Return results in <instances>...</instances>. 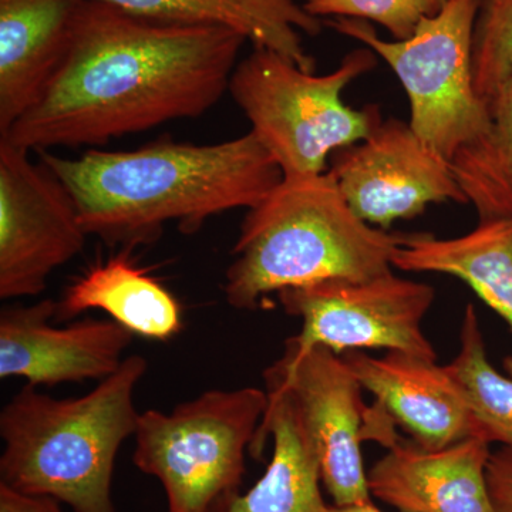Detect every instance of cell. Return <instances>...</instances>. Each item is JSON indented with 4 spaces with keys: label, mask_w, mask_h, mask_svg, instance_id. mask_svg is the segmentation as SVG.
Wrapping results in <instances>:
<instances>
[{
    "label": "cell",
    "mask_w": 512,
    "mask_h": 512,
    "mask_svg": "<svg viewBox=\"0 0 512 512\" xmlns=\"http://www.w3.org/2000/svg\"><path fill=\"white\" fill-rule=\"evenodd\" d=\"M245 42L234 30L157 22L89 0L45 93L0 138L40 153L197 119L228 92Z\"/></svg>",
    "instance_id": "obj_1"
},
{
    "label": "cell",
    "mask_w": 512,
    "mask_h": 512,
    "mask_svg": "<svg viewBox=\"0 0 512 512\" xmlns=\"http://www.w3.org/2000/svg\"><path fill=\"white\" fill-rule=\"evenodd\" d=\"M37 154L72 194L89 237L127 248L153 244L171 222L192 234L222 212L251 210L284 180L251 131L202 146L161 140L77 158Z\"/></svg>",
    "instance_id": "obj_2"
},
{
    "label": "cell",
    "mask_w": 512,
    "mask_h": 512,
    "mask_svg": "<svg viewBox=\"0 0 512 512\" xmlns=\"http://www.w3.org/2000/svg\"><path fill=\"white\" fill-rule=\"evenodd\" d=\"M148 362L127 356L92 392L56 399L26 384L0 412V483L73 512H116L111 494L121 446L137 431L134 394Z\"/></svg>",
    "instance_id": "obj_3"
},
{
    "label": "cell",
    "mask_w": 512,
    "mask_h": 512,
    "mask_svg": "<svg viewBox=\"0 0 512 512\" xmlns=\"http://www.w3.org/2000/svg\"><path fill=\"white\" fill-rule=\"evenodd\" d=\"M402 235L357 217L329 171L284 178L248 210L222 291L231 308L254 311L285 289L384 274Z\"/></svg>",
    "instance_id": "obj_4"
},
{
    "label": "cell",
    "mask_w": 512,
    "mask_h": 512,
    "mask_svg": "<svg viewBox=\"0 0 512 512\" xmlns=\"http://www.w3.org/2000/svg\"><path fill=\"white\" fill-rule=\"evenodd\" d=\"M376 66V53L363 46L348 53L338 69L318 76L254 46L235 67L228 92L284 178L309 177L326 173L329 157L363 140L383 119L376 104L356 110L342 97Z\"/></svg>",
    "instance_id": "obj_5"
},
{
    "label": "cell",
    "mask_w": 512,
    "mask_h": 512,
    "mask_svg": "<svg viewBox=\"0 0 512 512\" xmlns=\"http://www.w3.org/2000/svg\"><path fill=\"white\" fill-rule=\"evenodd\" d=\"M476 13L477 0H450L404 40L382 39L366 20H328L389 64L409 97L410 127L451 168L476 157L491 137L490 111L474 89Z\"/></svg>",
    "instance_id": "obj_6"
},
{
    "label": "cell",
    "mask_w": 512,
    "mask_h": 512,
    "mask_svg": "<svg viewBox=\"0 0 512 512\" xmlns=\"http://www.w3.org/2000/svg\"><path fill=\"white\" fill-rule=\"evenodd\" d=\"M268 409L256 387L208 390L173 412L140 414L134 466L163 485L168 512H221L238 495Z\"/></svg>",
    "instance_id": "obj_7"
},
{
    "label": "cell",
    "mask_w": 512,
    "mask_h": 512,
    "mask_svg": "<svg viewBox=\"0 0 512 512\" xmlns=\"http://www.w3.org/2000/svg\"><path fill=\"white\" fill-rule=\"evenodd\" d=\"M436 292L429 284L393 271L370 278H332L278 293L288 315L302 320L298 335L286 340L284 355L298 359L316 346L338 355L386 349L436 360L423 332Z\"/></svg>",
    "instance_id": "obj_8"
},
{
    "label": "cell",
    "mask_w": 512,
    "mask_h": 512,
    "mask_svg": "<svg viewBox=\"0 0 512 512\" xmlns=\"http://www.w3.org/2000/svg\"><path fill=\"white\" fill-rule=\"evenodd\" d=\"M0 138V298L37 296L83 251L87 234L63 181Z\"/></svg>",
    "instance_id": "obj_9"
},
{
    "label": "cell",
    "mask_w": 512,
    "mask_h": 512,
    "mask_svg": "<svg viewBox=\"0 0 512 512\" xmlns=\"http://www.w3.org/2000/svg\"><path fill=\"white\" fill-rule=\"evenodd\" d=\"M266 386L291 396L318 456L320 476L333 505L372 500L362 444L369 440L372 409L362 384L342 355L316 346L292 359L282 356L265 370Z\"/></svg>",
    "instance_id": "obj_10"
},
{
    "label": "cell",
    "mask_w": 512,
    "mask_h": 512,
    "mask_svg": "<svg viewBox=\"0 0 512 512\" xmlns=\"http://www.w3.org/2000/svg\"><path fill=\"white\" fill-rule=\"evenodd\" d=\"M329 173L357 217L377 228L419 217L427 205L468 204L450 164L403 120H380L363 140L340 148Z\"/></svg>",
    "instance_id": "obj_11"
},
{
    "label": "cell",
    "mask_w": 512,
    "mask_h": 512,
    "mask_svg": "<svg viewBox=\"0 0 512 512\" xmlns=\"http://www.w3.org/2000/svg\"><path fill=\"white\" fill-rule=\"evenodd\" d=\"M57 301L6 305L0 311V379L32 386L104 380L120 369L134 333L114 320H77L56 328Z\"/></svg>",
    "instance_id": "obj_12"
},
{
    "label": "cell",
    "mask_w": 512,
    "mask_h": 512,
    "mask_svg": "<svg viewBox=\"0 0 512 512\" xmlns=\"http://www.w3.org/2000/svg\"><path fill=\"white\" fill-rule=\"evenodd\" d=\"M490 446L468 437L431 450L397 439L367 473L370 494L399 512H497L487 483Z\"/></svg>",
    "instance_id": "obj_13"
},
{
    "label": "cell",
    "mask_w": 512,
    "mask_h": 512,
    "mask_svg": "<svg viewBox=\"0 0 512 512\" xmlns=\"http://www.w3.org/2000/svg\"><path fill=\"white\" fill-rule=\"evenodd\" d=\"M376 404L424 448H443L476 437L463 392L436 360L387 352L373 357L352 350L342 355Z\"/></svg>",
    "instance_id": "obj_14"
},
{
    "label": "cell",
    "mask_w": 512,
    "mask_h": 512,
    "mask_svg": "<svg viewBox=\"0 0 512 512\" xmlns=\"http://www.w3.org/2000/svg\"><path fill=\"white\" fill-rule=\"evenodd\" d=\"M89 0H0V136L45 93Z\"/></svg>",
    "instance_id": "obj_15"
},
{
    "label": "cell",
    "mask_w": 512,
    "mask_h": 512,
    "mask_svg": "<svg viewBox=\"0 0 512 512\" xmlns=\"http://www.w3.org/2000/svg\"><path fill=\"white\" fill-rule=\"evenodd\" d=\"M268 409L249 454L261 458L269 437L274 453L264 476L221 512H332L323 498L322 476L311 437L291 396L266 386Z\"/></svg>",
    "instance_id": "obj_16"
},
{
    "label": "cell",
    "mask_w": 512,
    "mask_h": 512,
    "mask_svg": "<svg viewBox=\"0 0 512 512\" xmlns=\"http://www.w3.org/2000/svg\"><path fill=\"white\" fill-rule=\"evenodd\" d=\"M131 15L234 30L247 42L274 50L296 66L315 72V59L303 47L301 33L315 36L322 20L298 0H101Z\"/></svg>",
    "instance_id": "obj_17"
},
{
    "label": "cell",
    "mask_w": 512,
    "mask_h": 512,
    "mask_svg": "<svg viewBox=\"0 0 512 512\" xmlns=\"http://www.w3.org/2000/svg\"><path fill=\"white\" fill-rule=\"evenodd\" d=\"M393 268L460 279L512 333V217L480 221L473 231L456 238L403 234Z\"/></svg>",
    "instance_id": "obj_18"
},
{
    "label": "cell",
    "mask_w": 512,
    "mask_h": 512,
    "mask_svg": "<svg viewBox=\"0 0 512 512\" xmlns=\"http://www.w3.org/2000/svg\"><path fill=\"white\" fill-rule=\"evenodd\" d=\"M92 309L106 312L134 335L158 342L183 329V312L173 293L123 255L94 266L67 286L57 301L55 320L74 319Z\"/></svg>",
    "instance_id": "obj_19"
},
{
    "label": "cell",
    "mask_w": 512,
    "mask_h": 512,
    "mask_svg": "<svg viewBox=\"0 0 512 512\" xmlns=\"http://www.w3.org/2000/svg\"><path fill=\"white\" fill-rule=\"evenodd\" d=\"M466 399L476 437L512 447V377L501 375L488 360L480 320L467 305L460 329V349L446 365Z\"/></svg>",
    "instance_id": "obj_20"
},
{
    "label": "cell",
    "mask_w": 512,
    "mask_h": 512,
    "mask_svg": "<svg viewBox=\"0 0 512 512\" xmlns=\"http://www.w3.org/2000/svg\"><path fill=\"white\" fill-rule=\"evenodd\" d=\"M490 116L487 146L451 168L480 221L512 217V73L491 104Z\"/></svg>",
    "instance_id": "obj_21"
},
{
    "label": "cell",
    "mask_w": 512,
    "mask_h": 512,
    "mask_svg": "<svg viewBox=\"0 0 512 512\" xmlns=\"http://www.w3.org/2000/svg\"><path fill=\"white\" fill-rule=\"evenodd\" d=\"M512 73V0H477L473 77L478 99L490 111Z\"/></svg>",
    "instance_id": "obj_22"
},
{
    "label": "cell",
    "mask_w": 512,
    "mask_h": 512,
    "mask_svg": "<svg viewBox=\"0 0 512 512\" xmlns=\"http://www.w3.org/2000/svg\"><path fill=\"white\" fill-rule=\"evenodd\" d=\"M450 0H308L305 9L315 18L359 19L375 22L393 40L409 39L423 20L434 18Z\"/></svg>",
    "instance_id": "obj_23"
},
{
    "label": "cell",
    "mask_w": 512,
    "mask_h": 512,
    "mask_svg": "<svg viewBox=\"0 0 512 512\" xmlns=\"http://www.w3.org/2000/svg\"><path fill=\"white\" fill-rule=\"evenodd\" d=\"M487 483L495 511L512 512V447L501 446L491 453Z\"/></svg>",
    "instance_id": "obj_24"
},
{
    "label": "cell",
    "mask_w": 512,
    "mask_h": 512,
    "mask_svg": "<svg viewBox=\"0 0 512 512\" xmlns=\"http://www.w3.org/2000/svg\"><path fill=\"white\" fill-rule=\"evenodd\" d=\"M0 512H63L59 501L18 493L0 483Z\"/></svg>",
    "instance_id": "obj_25"
},
{
    "label": "cell",
    "mask_w": 512,
    "mask_h": 512,
    "mask_svg": "<svg viewBox=\"0 0 512 512\" xmlns=\"http://www.w3.org/2000/svg\"><path fill=\"white\" fill-rule=\"evenodd\" d=\"M332 512H383L379 507H376L373 500L365 501V503L345 505V507H338L332 505Z\"/></svg>",
    "instance_id": "obj_26"
},
{
    "label": "cell",
    "mask_w": 512,
    "mask_h": 512,
    "mask_svg": "<svg viewBox=\"0 0 512 512\" xmlns=\"http://www.w3.org/2000/svg\"><path fill=\"white\" fill-rule=\"evenodd\" d=\"M504 369L507 375L512 377V355L505 357Z\"/></svg>",
    "instance_id": "obj_27"
},
{
    "label": "cell",
    "mask_w": 512,
    "mask_h": 512,
    "mask_svg": "<svg viewBox=\"0 0 512 512\" xmlns=\"http://www.w3.org/2000/svg\"><path fill=\"white\" fill-rule=\"evenodd\" d=\"M308 2V0H303V3Z\"/></svg>",
    "instance_id": "obj_28"
}]
</instances>
